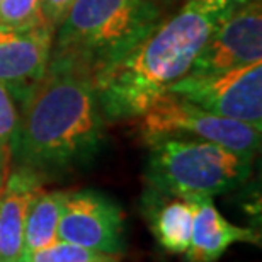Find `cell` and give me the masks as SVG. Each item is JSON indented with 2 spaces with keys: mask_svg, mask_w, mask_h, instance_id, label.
I'll list each match as a JSON object with an SVG mask.
<instances>
[{
  "mask_svg": "<svg viewBox=\"0 0 262 262\" xmlns=\"http://www.w3.org/2000/svg\"><path fill=\"white\" fill-rule=\"evenodd\" d=\"M106 143V116L96 77L67 60L51 58L45 78L19 106L10 162L41 179L89 165Z\"/></svg>",
  "mask_w": 262,
  "mask_h": 262,
  "instance_id": "obj_1",
  "label": "cell"
},
{
  "mask_svg": "<svg viewBox=\"0 0 262 262\" xmlns=\"http://www.w3.org/2000/svg\"><path fill=\"white\" fill-rule=\"evenodd\" d=\"M247 0H186L121 61L96 77L107 119L140 118L172 83L187 75L218 26Z\"/></svg>",
  "mask_w": 262,
  "mask_h": 262,
  "instance_id": "obj_2",
  "label": "cell"
},
{
  "mask_svg": "<svg viewBox=\"0 0 262 262\" xmlns=\"http://www.w3.org/2000/svg\"><path fill=\"white\" fill-rule=\"evenodd\" d=\"M160 19L157 0H75L53 34L51 58L97 77L136 48Z\"/></svg>",
  "mask_w": 262,
  "mask_h": 262,
  "instance_id": "obj_3",
  "label": "cell"
},
{
  "mask_svg": "<svg viewBox=\"0 0 262 262\" xmlns=\"http://www.w3.org/2000/svg\"><path fill=\"white\" fill-rule=\"evenodd\" d=\"M146 182L164 198H214L238 189L252 174L255 157L187 136L146 138Z\"/></svg>",
  "mask_w": 262,
  "mask_h": 262,
  "instance_id": "obj_4",
  "label": "cell"
},
{
  "mask_svg": "<svg viewBox=\"0 0 262 262\" xmlns=\"http://www.w3.org/2000/svg\"><path fill=\"white\" fill-rule=\"evenodd\" d=\"M143 138L187 136L218 143L237 154L255 157L260 148V128L223 116H216L165 92L140 116Z\"/></svg>",
  "mask_w": 262,
  "mask_h": 262,
  "instance_id": "obj_5",
  "label": "cell"
},
{
  "mask_svg": "<svg viewBox=\"0 0 262 262\" xmlns=\"http://www.w3.org/2000/svg\"><path fill=\"white\" fill-rule=\"evenodd\" d=\"M167 92L216 116L262 129V61L211 75H186Z\"/></svg>",
  "mask_w": 262,
  "mask_h": 262,
  "instance_id": "obj_6",
  "label": "cell"
},
{
  "mask_svg": "<svg viewBox=\"0 0 262 262\" xmlns=\"http://www.w3.org/2000/svg\"><path fill=\"white\" fill-rule=\"evenodd\" d=\"M58 240L107 255L121 254L124 250L121 206L96 189L67 192L60 213Z\"/></svg>",
  "mask_w": 262,
  "mask_h": 262,
  "instance_id": "obj_7",
  "label": "cell"
},
{
  "mask_svg": "<svg viewBox=\"0 0 262 262\" xmlns=\"http://www.w3.org/2000/svg\"><path fill=\"white\" fill-rule=\"evenodd\" d=\"M255 61H262V2L247 0L218 26L187 75L222 73Z\"/></svg>",
  "mask_w": 262,
  "mask_h": 262,
  "instance_id": "obj_8",
  "label": "cell"
},
{
  "mask_svg": "<svg viewBox=\"0 0 262 262\" xmlns=\"http://www.w3.org/2000/svg\"><path fill=\"white\" fill-rule=\"evenodd\" d=\"M55 31L48 26L7 28L0 26V83L17 107L43 80L51 60Z\"/></svg>",
  "mask_w": 262,
  "mask_h": 262,
  "instance_id": "obj_9",
  "label": "cell"
},
{
  "mask_svg": "<svg viewBox=\"0 0 262 262\" xmlns=\"http://www.w3.org/2000/svg\"><path fill=\"white\" fill-rule=\"evenodd\" d=\"M43 179L26 167L9 170L0 187V262H24V227L29 203Z\"/></svg>",
  "mask_w": 262,
  "mask_h": 262,
  "instance_id": "obj_10",
  "label": "cell"
},
{
  "mask_svg": "<svg viewBox=\"0 0 262 262\" xmlns=\"http://www.w3.org/2000/svg\"><path fill=\"white\" fill-rule=\"evenodd\" d=\"M192 203V232L191 244L186 250L187 262H216L233 244H259V235L250 228L230 223L213 198L187 199Z\"/></svg>",
  "mask_w": 262,
  "mask_h": 262,
  "instance_id": "obj_11",
  "label": "cell"
},
{
  "mask_svg": "<svg viewBox=\"0 0 262 262\" xmlns=\"http://www.w3.org/2000/svg\"><path fill=\"white\" fill-rule=\"evenodd\" d=\"M154 208L150 211V225L157 242L170 254H184L191 244L192 203L181 198H164L155 192Z\"/></svg>",
  "mask_w": 262,
  "mask_h": 262,
  "instance_id": "obj_12",
  "label": "cell"
},
{
  "mask_svg": "<svg viewBox=\"0 0 262 262\" xmlns=\"http://www.w3.org/2000/svg\"><path fill=\"white\" fill-rule=\"evenodd\" d=\"M65 194V191H43L41 187L31 199L24 227V262L36 250L58 240V223Z\"/></svg>",
  "mask_w": 262,
  "mask_h": 262,
  "instance_id": "obj_13",
  "label": "cell"
},
{
  "mask_svg": "<svg viewBox=\"0 0 262 262\" xmlns=\"http://www.w3.org/2000/svg\"><path fill=\"white\" fill-rule=\"evenodd\" d=\"M0 26L36 28L46 26L41 0H0Z\"/></svg>",
  "mask_w": 262,
  "mask_h": 262,
  "instance_id": "obj_14",
  "label": "cell"
},
{
  "mask_svg": "<svg viewBox=\"0 0 262 262\" xmlns=\"http://www.w3.org/2000/svg\"><path fill=\"white\" fill-rule=\"evenodd\" d=\"M106 257L107 254L96 252L65 240H56L48 247L33 252L26 262H101Z\"/></svg>",
  "mask_w": 262,
  "mask_h": 262,
  "instance_id": "obj_15",
  "label": "cell"
},
{
  "mask_svg": "<svg viewBox=\"0 0 262 262\" xmlns=\"http://www.w3.org/2000/svg\"><path fill=\"white\" fill-rule=\"evenodd\" d=\"M19 124V107L14 97L0 83V150L10 155L12 141Z\"/></svg>",
  "mask_w": 262,
  "mask_h": 262,
  "instance_id": "obj_16",
  "label": "cell"
},
{
  "mask_svg": "<svg viewBox=\"0 0 262 262\" xmlns=\"http://www.w3.org/2000/svg\"><path fill=\"white\" fill-rule=\"evenodd\" d=\"M75 0H41L43 4V19L45 24L50 29L56 31V28L60 26V23L63 20L67 15L68 9L72 7V4Z\"/></svg>",
  "mask_w": 262,
  "mask_h": 262,
  "instance_id": "obj_17",
  "label": "cell"
},
{
  "mask_svg": "<svg viewBox=\"0 0 262 262\" xmlns=\"http://www.w3.org/2000/svg\"><path fill=\"white\" fill-rule=\"evenodd\" d=\"M9 164H10V155L0 150V187L5 182V177L9 174Z\"/></svg>",
  "mask_w": 262,
  "mask_h": 262,
  "instance_id": "obj_18",
  "label": "cell"
},
{
  "mask_svg": "<svg viewBox=\"0 0 262 262\" xmlns=\"http://www.w3.org/2000/svg\"><path fill=\"white\" fill-rule=\"evenodd\" d=\"M101 262H118V257H116V255H107V257L102 259Z\"/></svg>",
  "mask_w": 262,
  "mask_h": 262,
  "instance_id": "obj_19",
  "label": "cell"
},
{
  "mask_svg": "<svg viewBox=\"0 0 262 262\" xmlns=\"http://www.w3.org/2000/svg\"><path fill=\"white\" fill-rule=\"evenodd\" d=\"M157 2H165V4H174L177 0H157Z\"/></svg>",
  "mask_w": 262,
  "mask_h": 262,
  "instance_id": "obj_20",
  "label": "cell"
}]
</instances>
